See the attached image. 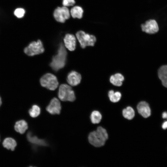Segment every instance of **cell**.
<instances>
[{
    "instance_id": "20",
    "label": "cell",
    "mask_w": 167,
    "mask_h": 167,
    "mask_svg": "<svg viewBox=\"0 0 167 167\" xmlns=\"http://www.w3.org/2000/svg\"><path fill=\"white\" fill-rule=\"evenodd\" d=\"M108 96L110 101L113 103L118 102L121 99L122 95L119 92H114L113 90H110L108 92Z\"/></svg>"
},
{
    "instance_id": "7",
    "label": "cell",
    "mask_w": 167,
    "mask_h": 167,
    "mask_svg": "<svg viewBox=\"0 0 167 167\" xmlns=\"http://www.w3.org/2000/svg\"><path fill=\"white\" fill-rule=\"evenodd\" d=\"M54 16L58 22L64 23L70 18V11L66 6L58 7L55 10L54 12Z\"/></svg>"
},
{
    "instance_id": "14",
    "label": "cell",
    "mask_w": 167,
    "mask_h": 167,
    "mask_svg": "<svg viewBox=\"0 0 167 167\" xmlns=\"http://www.w3.org/2000/svg\"><path fill=\"white\" fill-rule=\"evenodd\" d=\"M27 137L28 141L32 143L41 146L47 145L46 142L44 140L40 139L37 136L33 135L31 132L28 133Z\"/></svg>"
},
{
    "instance_id": "5",
    "label": "cell",
    "mask_w": 167,
    "mask_h": 167,
    "mask_svg": "<svg viewBox=\"0 0 167 167\" xmlns=\"http://www.w3.org/2000/svg\"><path fill=\"white\" fill-rule=\"evenodd\" d=\"M76 36L82 48H85L87 46H93L96 41L95 36L86 33L82 31H78Z\"/></svg>"
},
{
    "instance_id": "1",
    "label": "cell",
    "mask_w": 167,
    "mask_h": 167,
    "mask_svg": "<svg viewBox=\"0 0 167 167\" xmlns=\"http://www.w3.org/2000/svg\"><path fill=\"white\" fill-rule=\"evenodd\" d=\"M108 137L106 130L99 126L96 131L89 133L88 139L89 143L91 145L96 147H100L105 145Z\"/></svg>"
},
{
    "instance_id": "13",
    "label": "cell",
    "mask_w": 167,
    "mask_h": 167,
    "mask_svg": "<svg viewBox=\"0 0 167 167\" xmlns=\"http://www.w3.org/2000/svg\"><path fill=\"white\" fill-rule=\"evenodd\" d=\"M158 75L162 85L167 88V65H163L160 67Z\"/></svg>"
},
{
    "instance_id": "21",
    "label": "cell",
    "mask_w": 167,
    "mask_h": 167,
    "mask_svg": "<svg viewBox=\"0 0 167 167\" xmlns=\"http://www.w3.org/2000/svg\"><path fill=\"white\" fill-rule=\"evenodd\" d=\"M90 119L92 122L93 124H98L99 123L102 119V115L98 111H93L90 115Z\"/></svg>"
},
{
    "instance_id": "3",
    "label": "cell",
    "mask_w": 167,
    "mask_h": 167,
    "mask_svg": "<svg viewBox=\"0 0 167 167\" xmlns=\"http://www.w3.org/2000/svg\"><path fill=\"white\" fill-rule=\"evenodd\" d=\"M58 96L62 101H73L75 100V93L71 87L66 84H61L59 88Z\"/></svg>"
},
{
    "instance_id": "15",
    "label": "cell",
    "mask_w": 167,
    "mask_h": 167,
    "mask_svg": "<svg viewBox=\"0 0 167 167\" xmlns=\"http://www.w3.org/2000/svg\"><path fill=\"white\" fill-rule=\"evenodd\" d=\"M124 80V76L120 73H117L112 75L110 78V81L111 83L117 86H121Z\"/></svg>"
},
{
    "instance_id": "17",
    "label": "cell",
    "mask_w": 167,
    "mask_h": 167,
    "mask_svg": "<svg viewBox=\"0 0 167 167\" xmlns=\"http://www.w3.org/2000/svg\"><path fill=\"white\" fill-rule=\"evenodd\" d=\"M2 144L3 147L7 149L13 151L17 145V143L14 139L8 137L4 139Z\"/></svg>"
},
{
    "instance_id": "24",
    "label": "cell",
    "mask_w": 167,
    "mask_h": 167,
    "mask_svg": "<svg viewBox=\"0 0 167 167\" xmlns=\"http://www.w3.org/2000/svg\"><path fill=\"white\" fill-rule=\"evenodd\" d=\"M75 3V0H63L62 4L64 6H72Z\"/></svg>"
},
{
    "instance_id": "10",
    "label": "cell",
    "mask_w": 167,
    "mask_h": 167,
    "mask_svg": "<svg viewBox=\"0 0 167 167\" xmlns=\"http://www.w3.org/2000/svg\"><path fill=\"white\" fill-rule=\"evenodd\" d=\"M137 109L138 113L144 118H147L151 115V110L149 105L145 101L139 102L137 106Z\"/></svg>"
},
{
    "instance_id": "19",
    "label": "cell",
    "mask_w": 167,
    "mask_h": 167,
    "mask_svg": "<svg viewBox=\"0 0 167 167\" xmlns=\"http://www.w3.org/2000/svg\"><path fill=\"white\" fill-rule=\"evenodd\" d=\"M123 117L128 120H131L135 117V112L134 109L131 106H127L122 111Z\"/></svg>"
},
{
    "instance_id": "2",
    "label": "cell",
    "mask_w": 167,
    "mask_h": 167,
    "mask_svg": "<svg viewBox=\"0 0 167 167\" xmlns=\"http://www.w3.org/2000/svg\"><path fill=\"white\" fill-rule=\"evenodd\" d=\"M67 52L64 45L61 43L59 47L57 53L52 58L50 66L55 71L63 68L66 64Z\"/></svg>"
},
{
    "instance_id": "22",
    "label": "cell",
    "mask_w": 167,
    "mask_h": 167,
    "mask_svg": "<svg viewBox=\"0 0 167 167\" xmlns=\"http://www.w3.org/2000/svg\"><path fill=\"white\" fill-rule=\"evenodd\" d=\"M41 112L40 107L36 105H33L29 110L30 115L32 118H36L38 116Z\"/></svg>"
},
{
    "instance_id": "26",
    "label": "cell",
    "mask_w": 167,
    "mask_h": 167,
    "mask_svg": "<svg viewBox=\"0 0 167 167\" xmlns=\"http://www.w3.org/2000/svg\"><path fill=\"white\" fill-rule=\"evenodd\" d=\"M162 117L163 118L167 119V112H163L162 114Z\"/></svg>"
},
{
    "instance_id": "23",
    "label": "cell",
    "mask_w": 167,
    "mask_h": 167,
    "mask_svg": "<svg viewBox=\"0 0 167 167\" xmlns=\"http://www.w3.org/2000/svg\"><path fill=\"white\" fill-rule=\"evenodd\" d=\"M25 13V10L22 8H17L14 12V15L19 18H22L24 16Z\"/></svg>"
},
{
    "instance_id": "8",
    "label": "cell",
    "mask_w": 167,
    "mask_h": 167,
    "mask_svg": "<svg viewBox=\"0 0 167 167\" xmlns=\"http://www.w3.org/2000/svg\"><path fill=\"white\" fill-rule=\"evenodd\" d=\"M142 31L148 34H154L159 30L158 25L156 21L153 19L147 21L141 25Z\"/></svg>"
},
{
    "instance_id": "9",
    "label": "cell",
    "mask_w": 167,
    "mask_h": 167,
    "mask_svg": "<svg viewBox=\"0 0 167 167\" xmlns=\"http://www.w3.org/2000/svg\"><path fill=\"white\" fill-rule=\"evenodd\" d=\"M61 109V106L59 100L54 97L50 101L46 108V110L51 114H59Z\"/></svg>"
},
{
    "instance_id": "4",
    "label": "cell",
    "mask_w": 167,
    "mask_h": 167,
    "mask_svg": "<svg viewBox=\"0 0 167 167\" xmlns=\"http://www.w3.org/2000/svg\"><path fill=\"white\" fill-rule=\"evenodd\" d=\"M41 85L50 90L56 89L58 85L56 77L54 75L47 73L44 75L40 79Z\"/></svg>"
},
{
    "instance_id": "12",
    "label": "cell",
    "mask_w": 167,
    "mask_h": 167,
    "mask_svg": "<svg viewBox=\"0 0 167 167\" xmlns=\"http://www.w3.org/2000/svg\"><path fill=\"white\" fill-rule=\"evenodd\" d=\"M81 76L80 74L75 71H72L68 75L67 81L71 86H75L80 82Z\"/></svg>"
},
{
    "instance_id": "6",
    "label": "cell",
    "mask_w": 167,
    "mask_h": 167,
    "mask_svg": "<svg viewBox=\"0 0 167 167\" xmlns=\"http://www.w3.org/2000/svg\"><path fill=\"white\" fill-rule=\"evenodd\" d=\"M45 49L41 41L39 40L30 43L24 49V53L27 55L32 56L43 53Z\"/></svg>"
},
{
    "instance_id": "27",
    "label": "cell",
    "mask_w": 167,
    "mask_h": 167,
    "mask_svg": "<svg viewBox=\"0 0 167 167\" xmlns=\"http://www.w3.org/2000/svg\"><path fill=\"white\" fill-rule=\"evenodd\" d=\"M2 100L1 97H0V106H1V104H2Z\"/></svg>"
},
{
    "instance_id": "11",
    "label": "cell",
    "mask_w": 167,
    "mask_h": 167,
    "mask_svg": "<svg viewBox=\"0 0 167 167\" xmlns=\"http://www.w3.org/2000/svg\"><path fill=\"white\" fill-rule=\"evenodd\" d=\"M63 40L65 46L69 50L73 51L75 50L76 46V39L74 35L71 34H66Z\"/></svg>"
},
{
    "instance_id": "25",
    "label": "cell",
    "mask_w": 167,
    "mask_h": 167,
    "mask_svg": "<svg viewBox=\"0 0 167 167\" xmlns=\"http://www.w3.org/2000/svg\"><path fill=\"white\" fill-rule=\"evenodd\" d=\"M162 127L164 129H166L167 128V121H165L163 123Z\"/></svg>"
},
{
    "instance_id": "16",
    "label": "cell",
    "mask_w": 167,
    "mask_h": 167,
    "mask_svg": "<svg viewBox=\"0 0 167 167\" xmlns=\"http://www.w3.org/2000/svg\"><path fill=\"white\" fill-rule=\"evenodd\" d=\"M28 128V125L27 122L23 120L17 121L15 125V130L21 134L24 133Z\"/></svg>"
},
{
    "instance_id": "18",
    "label": "cell",
    "mask_w": 167,
    "mask_h": 167,
    "mask_svg": "<svg viewBox=\"0 0 167 167\" xmlns=\"http://www.w3.org/2000/svg\"><path fill=\"white\" fill-rule=\"evenodd\" d=\"M83 10L81 7L75 6L71 8L70 13L73 18L81 19L83 16Z\"/></svg>"
}]
</instances>
